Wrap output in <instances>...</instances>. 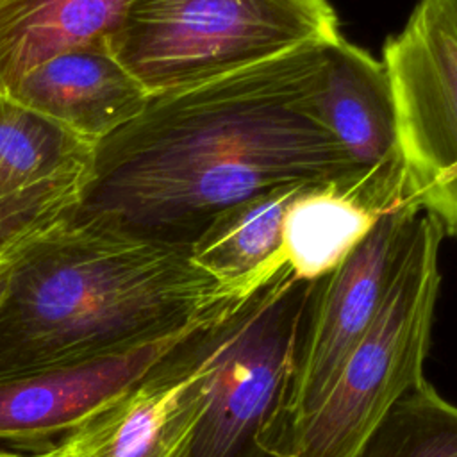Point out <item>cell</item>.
<instances>
[{
	"instance_id": "obj_15",
	"label": "cell",
	"mask_w": 457,
	"mask_h": 457,
	"mask_svg": "<svg viewBox=\"0 0 457 457\" xmlns=\"http://www.w3.org/2000/svg\"><path fill=\"white\" fill-rule=\"evenodd\" d=\"M95 146L55 121L0 95V196L23 189L71 162L93 157Z\"/></svg>"
},
{
	"instance_id": "obj_9",
	"label": "cell",
	"mask_w": 457,
	"mask_h": 457,
	"mask_svg": "<svg viewBox=\"0 0 457 457\" xmlns=\"http://www.w3.org/2000/svg\"><path fill=\"white\" fill-rule=\"evenodd\" d=\"M198 325L116 353L0 382V443L37 452L50 448L134 387Z\"/></svg>"
},
{
	"instance_id": "obj_10",
	"label": "cell",
	"mask_w": 457,
	"mask_h": 457,
	"mask_svg": "<svg viewBox=\"0 0 457 457\" xmlns=\"http://www.w3.org/2000/svg\"><path fill=\"white\" fill-rule=\"evenodd\" d=\"M318 109L357 168L375 209L412 202L405 187L393 86L382 61L343 36L327 45Z\"/></svg>"
},
{
	"instance_id": "obj_7",
	"label": "cell",
	"mask_w": 457,
	"mask_h": 457,
	"mask_svg": "<svg viewBox=\"0 0 457 457\" xmlns=\"http://www.w3.org/2000/svg\"><path fill=\"white\" fill-rule=\"evenodd\" d=\"M389 73L409 198L457 239V0H418L389 36Z\"/></svg>"
},
{
	"instance_id": "obj_12",
	"label": "cell",
	"mask_w": 457,
	"mask_h": 457,
	"mask_svg": "<svg viewBox=\"0 0 457 457\" xmlns=\"http://www.w3.org/2000/svg\"><path fill=\"white\" fill-rule=\"evenodd\" d=\"M129 0H0V95L46 61L114 39Z\"/></svg>"
},
{
	"instance_id": "obj_16",
	"label": "cell",
	"mask_w": 457,
	"mask_h": 457,
	"mask_svg": "<svg viewBox=\"0 0 457 457\" xmlns=\"http://www.w3.org/2000/svg\"><path fill=\"white\" fill-rule=\"evenodd\" d=\"M355 457H457V407L423 378L393 403Z\"/></svg>"
},
{
	"instance_id": "obj_11",
	"label": "cell",
	"mask_w": 457,
	"mask_h": 457,
	"mask_svg": "<svg viewBox=\"0 0 457 457\" xmlns=\"http://www.w3.org/2000/svg\"><path fill=\"white\" fill-rule=\"evenodd\" d=\"M5 96L93 146L141 114L150 100L109 45L84 46L46 61Z\"/></svg>"
},
{
	"instance_id": "obj_18",
	"label": "cell",
	"mask_w": 457,
	"mask_h": 457,
	"mask_svg": "<svg viewBox=\"0 0 457 457\" xmlns=\"http://www.w3.org/2000/svg\"><path fill=\"white\" fill-rule=\"evenodd\" d=\"M21 250H23V248H21ZM21 250H20V252H21ZM20 252H16V253H9V255H0V270H2V268H5L9 262H12V261H14V257H16Z\"/></svg>"
},
{
	"instance_id": "obj_19",
	"label": "cell",
	"mask_w": 457,
	"mask_h": 457,
	"mask_svg": "<svg viewBox=\"0 0 457 457\" xmlns=\"http://www.w3.org/2000/svg\"><path fill=\"white\" fill-rule=\"evenodd\" d=\"M0 457H32V455H21V453H16V452H4V450H0Z\"/></svg>"
},
{
	"instance_id": "obj_8",
	"label": "cell",
	"mask_w": 457,
	"mask_h": 457,
	"mask_svg": "<svg viewBox=\"0 0 457 457\" xmlns=\"http://www.w3.org/2000/svg\"><path fill=\"white\" fill-rule=\"evenodd\" d=\"M232 300L189 332L134 387L50 448L30 455L186 457L205 402L220 316Z\"/></svg>"
},
{
	"instance_id": "obj_13",
	"label": "cell",
	"mask_w": 457,
	"mask_h": 457,
	"mask_svg": "<svg viewBox=\"0 0 457 457\" xmlns=\"http://www.w3.org/2000/svg\"><path fill=\"white\" fill-rule=\"evenodd\" d=\"M305 186L277 187L221 211L193 245L195 262L225 286L259 284L286 261V212Z\"/></svg>"
},
{
	"instance_id": "obj_4",
	"label": "cell",
	"mask_w": 457,
	"mask_h": 457,
	"mask_svg": "<svg viewBox=\"0 0 457 457\" xmlns=\"http://www.w3.org/2000/svg\"><path fill=\"white\" fill-rule=\"evenodd\" d=\"M443 236L439 221L420 211L375 321L280 457H355L393 403L425 378Z\"/></svg>"
},
{
	"instance_id": "obj_2",
	"label": "cell",
	"mask_w": 457,
	"mask_h": 457,
	"mask_svg": "<svg viewBox=\"0 0 457 457\" xmlns=\"http://www.w3.org/2000/svg\"><path fill=\"white\" fill-rule=\"evenodd\" d=\"M246 289L218 282L187 248L66 220L7 270L0 382L195 327Z\"/></svg>"
},
{
	"instance_id": "obj_6",
	"label": "cell",
	"mask_w": 457,
	"mask_h": 457,
	"mask_svg": "<svg viewBox=\"0 0 457 457\" xmlns=\"http://www.w3.org/2000/svg\"><path fill=\"white\" fill-rule=\"evenodd\" d=\"M421 209L409 200L382 209L370 230L314 278L284 403L262 445L280 457L330 393L345 361L375 321Z\"/></svg>"
},
{
	"instance_id": "obj_17",
	"label": "cell",
	"mask_w": 457,
	"mask_h": 457,
	"mask_svg": "<svg viewBox=\"0 0 457 457\" xmlns=\"http://www.w3.org/2000/svg\"><path fill=\"white\" fill-rule=\"evenodd\" d=\"M16 259V257H14ZM12 262H9L5 268H2L0 270V298H2V293H4V289H5V280H7V270H9V266H11Z\"/></svg>"
},
{
	"instance_id": "obj_5",
	"label": "cell",
	"mask_w": 457,
	"mask_h": 457,
	"mask_svg": "<svg viewBox=\"0 0 457 457\" xmlns=\"http://www.w3.org/2000/svg\"><path fill=\"white\" fill-rule=\"evenodd\" d=\"M312 289L284 261L227 305L186 457H273L262 439L284 403Z\"/></svg>"
},
{
	"instance_id": "obj_3",
	"label": "cell",
	"mask_w": 457,
	"mask_h": 457,
	"mask_svg": "<svg viewBox=\"0 0 457 457\" xmlns=\"http://www.w3.org/2000/svg\"><path fill=\"white\" fill-rule=\"evenodd\" d=\"M339 37L328 0H129L111 52L159 96Z\"/></svg>"
},
{
	"instance_id": "obj_14",
	"label": "cell",
	"mask_w": 457,
	"mask_h": 457,
	"mask_svg": "<svg viewBox=\"0 0 457 457\" xmlns=\"http://www.w3.org/2000/svg\"><path fill=\"white\" fill-rule=\"evenodd\" d=\"M378 212L336 184L305 186L286 212V261L305 278L321 277L370 230Z\"/></svg>"
},
{
	"instance_id": "obj_1",
	"label": "cell",
	"mask_w": 457,
	"mask_h": 457,
	"mask_svg": "<svg viewBox=\"0 0 457 457\" xmlns=\"http://www.w3.org/2000/svg\"><path fill=\"white\" fill-rule=\"evenodd\" d=\"M325 48L150 96L95 146L70 221L191 250L221 211L284 186L336 184L375 209L320 116Z\"/></svg>"
}]
</instances>
